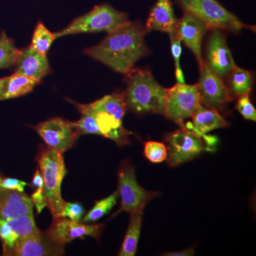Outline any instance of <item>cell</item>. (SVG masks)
Returning <instances> with one entry per match:
<instances>
[{
    "label": "cell",
    "mask_w": 256,
    "mask_h": 256,
    "mask_svg": "<svg viewBox=\"0 0 256 256\" xmlns=\"http://www.w3.org/2000/svg\"><path fill=\"white\" fill-rule=\"evenodd\" d=\"M194 254V249L193 248H186L185 250H182L180 252H166V254H163V256H193Z\"/></svg>",
    "instance_id": "obj_35"
},
{
    "label": "cell",
    "mask_w": 256,
    "mask_h": 256,
    "mask_svg": "<svg viewBox=\"0 0 256 256\" xmlns=\"http://www.w3.org/2000/svg\"><path fill=\"white\" fill-rule=\"evenodd\" d=\"M104 224H85L76 222L66 217H53L52 225L46 232L54 242L65 246L74 239L92 236L98 238L104 230Z\"/></svg>",
    "instance_id": "obj_12"
},
{
    "label": "cell",
    "mask_w": 256,
    "mask_h": 256,
    "mask_svg": "<svg viewBox=\"0 0 256 256\" xmlns=\"http://www.w3.org/2000/svg\"><path fill=\"white\" fill-rule=\"evenodd\" d=\"M228 124V122L218 114V111L200 104L194 114L192 116L191 130L202 136L214 130L227 127Z\"/></svg>",
    "instance_id": "obj_20"
},
{
    "label": "cell",
    "mask_w": 256,
    "mask_h": 256,
    "mask_svg": "<svg viewBox=\"0 0 256 256\" xmlns=\"http://www.w3.org/2000/svg\"><path fill=\"white\" fill-rule=\"evenodd\" d=\"M30 197L33 202L34 205L36 206L37 213H41L42 210L46 206L44 198L43 188H36Z\"/></svg>",
    "instance_id": "obj_33"
},
{
    "label": "cell",
    "mask_w": 256,
    "mask_h": 256,
    "mask_svg": "<svg viewBox=\"0 0 256 256\" xmlns=\"http://www.w3.org/2000/svg\"><path fill=\"white\" fill-rule=\"evenodd\" d=\"M207 65L222 80H227L236 64L225 37L220 30H214L206 48Z\"/></svg>",
    "instance_id": "obj_13"
},
{
    "label": "cell",
    "mask_w": 256,
    "mask_h": 256,
    "mask_svg": "<svg viewBox=\"0 0 256 256\" xmlns=\"http://www.w3.org/2000/svg\"><path fill=\"white\" fill-rule=\"evenodd\" d=\"M6 220L18 239L30 238L42 233L35 224L34 214L20 215Z\"/></svg>",
    "instance_id": "obj_23"
},
{
    "label": "cell",
    "mask_w": 256,
    "mask_h": 256,
    "mask_svg": "<svg viewBox=\"0 0 256 256\" xmlns=\"http://www.w3.org/2000/svg\"><path fill=\"white\" fill-rule=\"evenodd\" d=\"M84 208L79 203L66 202L65 206L60 216L66 217L76 222H82Z\"/></svg>",
    "instance_id": "obj_31"
},
{
    "label": "cell",
    "mask_w": 256,
    "mask_h": 256,
    "mask_svg": "<svg viewBox=\"0 0 256 256\" xmlns=\"http://www.w3.org/2000/svg\"><path fill=\"white\" fill-rule=\"evenodd\" d=\"M171 41V50L173 58L175 62V68H176V78L178 84H185L184 77L181 66H180V57L182 54V40L178 36L176 31L168 34Z\"/></svg>",
    "instance_id": "obj_28"
},
{
    "label": "cell",
    "mask_w": 256,
    "mask_h": 256,
    "mask_svg": "<svg viewBox=\"0 0 256 256\" xmlns=\"http://www.w3.org/2000/svg\"><path fill=\"white\" fill-rule=\"evenodd\" d=\"M126 75L124 94L127 108L136 114H164L168 88L156 82L150 72L132 69Z\"/></svg>",
    "instance_id": "obj_2"
},
{
    "label": "cell",
    "mask_w": 256,
    "mask_h": 256,
    "mask_svg": "<svg viewBox=\"0 0 256 256\" xmlns=\"http://www.w3.org/2000/svg\"><path fill=\"white\" fill-rule=\"evenodd\" d=\"M228 88L230 95L240 96L250 94L252 85V75L248 70L236 65L227 78Z\"/></svg>",
    "instance_id": "obj_22"
},
{
    "label": "cell",
    "mask_w": 256,
    "mask_h": 256,
    "mask_svg": "<svg viewBox=\"0 0 256 256\" xmlns=\"http://www.w3.org/2000/svg\"><path fill=\"white\" fill-rule=\"evenodd\" d=\"M208 30L206 25L194 15L185 12L178 20L176 33L180 40L192 50L198 64L204 62L202 57V45L204 36Z\"/></svg>",
    "instance_id": "obj_14"
},
{
    "label": "cell",
    "mask_w": 256,
    "mask_h": 256,
    "mask_svg": "<svg viewBox=\"0 0 256 256\" xmlns=\"http://www.w3.org/2000/svg\"><path fill=\"white\" fill-rule=\"evenodd\" d=\"M0 239L2 242V255L13 256L18 236L8 220L0 218Z\"/></svg>",
    "instance_id": "obj_27"
},
{
    "label": "cell",
    "mask_w": 256,
    "mask_h": 256,
    "mask_svg": "<svg viewBox=\"0 0 256 256\" xmlns=\"http://www.w3.org/2000/svg\"><path fill=\"white\" fill-rule=\"evenodd\" d=\"M200 68V80L196 86L200 104L220 110L232 101L233 97L224 80L212 72L206 62H202Z\"/></svg>",
    "instance_id": "obj_11"
},
{
    "label": "cell",
    "mask_w": 256,
    "mask_h": 256,
    "mask_svg": "<svg viewBox=\"0 0 256 256\" xmlns=\"http://www.w3.org/2000/svg\"><path fill=\"white\" fill-rule=\"evenodd\" d=\"M36 160L43 178L44 198L47 208L53 217L60 216L66 204L60 192L66 174L63 154L47 146H41Z\"/></svg>",
    "instance_id": "obj_4"
},
{
    "label": "cell",
    "mask_w": 256,
    "mask_h": 256,
    "mask_svg": "<svg viewBox=\"0 0 256 256\" xmlns=\"http://www.w3.org/2000/svg\"><path fill=\"white\" fill-rule=\"evenodd\" d=\"M30 186L35 190L38 188H43V178H42L41 172L38 170H36L34 175L33 180H32Z\"/></svg>",
    "instance_id": "obj_34"
},
{
    "label": "cell",
    "mask_w": 256,
    "mask_h": 256,
    "mask_svg": "<svg viewBox=\"0 0 256 256\" xmlns=\"http://www.w3.org/2000/svg\"><path fill=\"white\" fill-rule=\"evenodd\" d=\"M144 152L152 163L162 162L166 159V148L163 143L149 141L144 144Z\"/></svg>",
    "instance_id": "obj_29"
},
{
    "label": "cell",
    "mask_w": 256,
    "mask_h": 256,
    "mask_svg": "<svg viewBox=\"0 0 256 256\" xmlns=\"http://www.w3.org/2000/svg\"><path fill=\"white\" fill-rule=\"evenodd\" d=\"M143 210H138L130 214V220L127 232L120 250L118 254L119 256H134L137 252L138 240L140 235L142 223Z\"/></svg>",
    "instance_id": "obj_21"
},
{
    "label": "cell",
    "mask_w": 256,
    "mask_h": 256,
    "mask_svg": "<svg viewBox=\"0 0 256 256\" xmlns=\"http://www.w3.org/2000/svg\"><path fill=\"white\" fill-rule=\"evenodd\" d=\"M47 146L64 154L75 146L80 136L75 122L53 118L34 126Z\"/></svg>",
    "instance_id": "obj_10"
},
{
    "label": "cell",
    "mask_w": 256,
    "mask_h": 256,
    "mask_svg": "<svg viewBox=\"0 0 256 256\" xmlns=\"http://www.w3.org/2000/svg\"><path fill=\"white\" fill-rule=\"evenodd\" d=\"M165 140L166 160L171 166L194 159L205 150L202 136L185 126L169 133Z\"/></svg>",
    "instance_id": "obj_8"
},
{
    "label": "cell",
    "mask_w": 256,
    "mask_h": 256,
    "mask_svg": "<svg viewBox=\"0 0 256 256\" xmlns=\"http://www.w3.org/2000/svg\"><path fill=\"white\" fill-rule=\"evenodd\" d=\"M128 14L108 4L98 5L87 14L76 18L66 28L54 33L56 40L67 35L109 32L128 23Z\"/></svg>",
    "instance_id": "obj_5"
},
{
    "label": "cell",
    "mask_w": 256,
    "mask_h": 256,
    "mask_svg": "<svg viewBox=\"0 0 256 256\" xmlns=\"http://www.w3.org/2000/svg\"><path fill=\"white\" fill-rule=\"evenodd\" d=\"M15 74L42 82V78L52 73L47 56L40 54L31 47L18 50L14 64Z\"/></svg>",
    "instance_id": "obj_15"
},
{
    "label": "cell",
    "mask_w": 256,
    "mask_h": 256,
    "mask_svg": "<svg viewBox=\"0 0 256 256\" xmlns=\"http://www.w3.org/2000/svg\"><path fill=\"white\" fill-rule=\"evenodd\" d=\"M118 178V191L121 198L120 207L110 218L122 212L131 214L138 210H144L146 204L160 194V192L148 191L140 186L134 168L129 161L124 162L121 164Z\"/></svg>",
    "instance_id": "obj_7"
},
{
    "label": "cell",
    "mask_w": 256,
    "mask_h": 256,
    "mask_svg": "<svg viewBox=\"0 0 256 256\" xmlns=\"http://www.w3.org/2000/svg\"><path fill=\"white\" fill-rule=\"evenodd\" d=\"M64 246L60 245L42 232L30 238H20L15 246L14 256H57L64 255Z\"/></svg>",
    "instance_id": "obj_16"
},
{
    "label": "cell",
    "mask_w": 256,
    "mask_h": 256,
    "mask_svg": "<svg viewBox=\"0 0 256 256\" xmlns=\"http://www.w3.org/2000/svg\"><path fill=\"white\" fill-rule=\"evenodd\" d=\"M18 50L14 41L9 38L4 31L0 35V69L10 68L14 66Z\"/></svg>",
    "instance_id": "obj_26"
},
{
    "label": "cell",
    "mask_w": 256,
    "mask_h": 256,
    "mask_svg": "<svg viewBox=\"0 0 256 256\" xmlns=\"http://www.w3.org/2000/svg\"><path fill=\"white\" fill-rule=\"evenodd\" d=\"M185 12L194 15L208 30H227L238 32L246 25L216 0H178Z\"/></svg>",
    "instance_id": "obj_6"
},
{
    "label": "cell",
    "mask_w": 256,
    "mask_h": 256,
    "mask_svg": "<svg viewBox=\"0 0 256 256\" xmlns=\"http://www.w3.org/2000/svg\"><path fill=\"white\" fill-rule=\"evenodd\" d=\"M118 197L119 192L116 190L110 196L99 201H96L95 205L92 210L84 216V218H82V222L87 223V222H94L100 220L104 215L107 214L110 212L112 207L117 203Z\"/></svg>",
    "instance_id": "obj_25"
},
{
    "label": "cell",
    "mask_w": 256,
    "mask_h": 256,
    "mask_svg": "<svg viewBox=\"0 0 256 256\" xmlns=\"http://www.w3.org/2000/svg\"><path fill=\"white\" fill-rule=\"evenodd\" d=\"M85 106L95 120L100 136L114 141L119 146L130 142L131 132L122 124L127 109L124 92H114Z\"/></svg>",
    "instance_id": "obj_3"
},
{
    "label": "cell",
    "mask_w": 256,
    "mask_h": 256,
    "mask_svg": "<svg viewBox=\"0 0 256 256\" xmlns=\"http://www.w3.org/2000/svg\"><path fill=\"white\" fill-rule=\"evenodd\" d=\"M108 33L100 44L84 53L114 72L128 74L138 60L150 53L144 41L146 30L140 23L128 22Z\"/></svg>",
    "instance_id": "obj_1"
},
{
    "label": "cell",
    "mask_w": 256,
    "mask_h": 256,
    "mask_svg": "<svg viewBox=\"0 0 256 256\" xmlns=\"http://www.w3.org/2000/svg\"><path fill=\"white\" fill-rule=\"evenodd\" d=\"M236 104V109L242 114V117L246 120L256 121V110L255 107L250 102L249 94L238 97Z\"/></svg>",
    "instance_id": "obj_30"
},
{
    "label": "cell",
    "mask_w": 256,
    "mask_h": 256,
    "mask_svg": "<svg viewBox=\"0 0 256 256\" xmlns=\"http://www.w3.org/2000/svg\"><path fill=\"white\" fill-rule=\"evenodd\" d=\"M33 208L31 197L24 192L0 186V218L8 220L20 215L34 214Z\"/></svg>",
    "instance_id": "obj_17"
},
{
    "label": "cell",
    "mask_w": 256,
    "mask_h": 256,
    "mask_svg": "<svg viewBox=\"0 0 256 256\" xmlns=\"http://www.w3.org/2000/svg\"><path fill=\"white\" fill-rule=\"evenodd\" d=\"M25 182L14 178H2L0 180V186L6 190L18 192H24V188L28 186Z\"/></svg>",
    "instance_id": "obj_32"
},
{
    "label": "cell",
    "mask_w": 256,
    "mask_h": 256,
    "mask_svg": "<svg viewBox=\"0 0 256 256\" xmlns=\"http://www.w3.org/2000/svg\"><path fill=\"white\" fill-rule=\"evenodd\" d=\"M41 82L14 74L0 78V100L15 98L30 94Z\"/></svg>",
    "instance_id": "obj_19"
},
{
    "label": "cell",
    "mask_w": 256,
    "mask_h": 256,
    "mask_svg": "<svg viewBox=\"0 0 256 256\" xmlns=\"http://www.w3.org/2000/svg\"><path fill=\"white\" fill-rule=\"evenodd\" d=\"M178 20L170 0H158L146 21V32L160 31L170 34L176 31Z\"/></svg>",
    "instance_id": "obj_18"
},
{
    "label": "cell",
    "mask_w": 256,
    "mask_h": 256,
    "mask_svg": "<svg viewBox=\"0 0 256 256\" xmlns=\"http://www.w3.org/2000/svg\"><path fill=\"white\" fill-rule=\"evenodd\" d=\"M0 180H1V176H0Z\"/></svg>",
    "instance_id": "obj_36"
},
{
    "label": "cell",
    "mask_w": 256,
    "mask_h": 256,
    "mask_svg": "<svg viewBox=\"0 0 256 256\" xmlns=\"http://www.w3.org/2000/svg\"><path fill=\"white\" fill-rule=\"evenodd\" d=\"M200 105L196 85L176 84L168 89L164 116L182 127L184 120L192 117Z\"/></svg>",
    "instance_id": "obj_9"
},
{
    "label": "cell",
    "mask_w": 256,
    "mask_h": 256,
    "mask_svg": "<svg viewBox=\"0 0 256 256\" xmlns=\"http://www.w3.org/2000/svg\"><path fill=\"white\" fill-rule=\"evenodd\" d=\"M55 40L54 33L50 32L42 22H38L34 32L30 47L40 54L47 56L48 50Z\"/></svg>",
    "instance_id": "obj_24"
}]
</instances>
